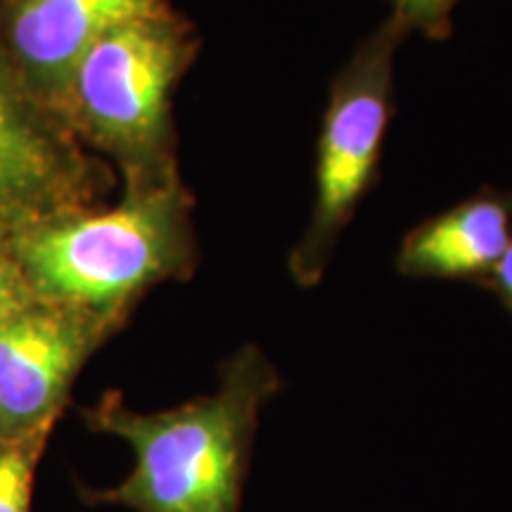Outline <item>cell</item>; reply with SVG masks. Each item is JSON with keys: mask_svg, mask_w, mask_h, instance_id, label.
<instances>
[{"mask_svg": "<svg viewBox=\"0 0 512 512\" xmlns=\"http://www.w3.org/2000/svg\"><path fill=\"white\" fill-rule=\"evenodd\" d=\"M510 242L512 190L486 188L418 223L401 242L396 268L408 278L484 283Z\"/></svg>", "mask_w": 512, "mask_h": 512, "instance_id": "8", "label": "cell"}, {"mask_svg": "<svg viewBox=\"0 0 512 512\" xmlns=\"http://www.w3.org/2000/svg\"><path fill=\"white\" fill-rule=\"evenodd\" d=\"M166 8V0H5L0 38L29 98L53 112L76 64L107 31Z\"/></svg>", "mask_w": 512, "mask_h": 512, "instance_id": "6", "label": "cell"}, {"mask_svg": "<svg viewBox=\"0 0 512 512\" xmlns=\"http://www.w3.org/2000/svg\"><path fill=\"white\" fill-rule=\"evenodd\" d=\"M195 57V29L171 5L128 19L81 57L53 114L121 166L126 190L181 183L171 98Z\"/></svg>", "mask_w": 512, "mask_h": 512, "instance_id": "3", "label": "cell"}, {"mask_svg": "<svg viewBox=\"0 0 512 512\" xmlns=\"http://www.w3.org/2000/svg\"><path fill=\"white\" fill-rule=\"evenodd\" d=\"M190 195L181 183L126 190L117 207L74 209L12 233L29 290L121 328L147 290L195 266Z\"/></svg>", "mask_w": 512, "mask_h": 512, "instance_id": "2", "label": "cell"}, {"mask_svg": "<svg viewBox=\"0 0 512 512\" xmlns=\"http://www.w3.org/2000/svg\"><path fill=\"white\" fill-rule=\"evenodd\" d=\"M392 15L406 24L408 31L441 41L453 29V10L460 0H389Z\"/></svg>", "mask_w": 512, "mask_h": 512, "instance_id": "10", "label": "cell"}, {"mask_svg": "<svg viewBox=\"0 0 512 512\" xmlns=\"http://www.w3.org/2000/svg\"><path fill=\"white\" fill-rule=\"evenodd\" d=\"M408 34L406 24L389 15L358 43L330 83L309 221L287 261L297 285L313 287L323 280L344 230L375 181L394 107V60Z\"/></svg>", "mask_w": 512, "mask_h": 512, "instance_id": "4", "label": "cell"}, {"mask_svg": "<svg viewBox=\"0 0 512 512\" xmlns=\"http://www.w3.org/2000/svg\"><path fill=\"white\" fill-rule=\"evenodd\" d=\"M278 392V370L256 344L226 358L214 392L166 411H136L107 392L83 420L126 441L133 467L110 489L81 486V498L133 512H240L261 411Z\"/></svg>", "mask_w": 512, "mask_h": 512, "instance_id": "1", "label": "cell"}, {"mask_svg": "<svg viewBox=\"0 0 512 512\" xmlns=\"http://www.w3.org/2000/svg\"><path fill=\"white\" fill-rule=\"evenodd\" d=\"M53 430L0 439V512H31L38 463Z\"/></svg>", "mask_w": 512, "mask_h": 512, "instance_id": "9", "label": "cell"}, {"mask_svg": "<svg viewBox=\"0 0 512 512\" xmlns=\"http://www.w3.org/2000/svg\"><path fill=\"white\" fill-rule=\"evenodd\" d=\"M482 285L489 287V290H494L505 309L512 313V242L508 252L503 254V259L494 266V271L486 275Z\"/></svg>", "mask_w": 512, "mask_h": 512, "instance_id": "13", "label": "cell"}, {"mask_svg": "<svg viewBox=\"0 0 512 512\" xmlns=\"http://www.w3.org/2000/svg\"><path fill=\"white\" fill-rule=\"evenodd\" d=\"M117 330L38 297L0 313V439L55 430L76 377Z\"/></svg>", "mask_w": 512, "mask_h": 512, "instance_id": "5", "label": "cell"}, {"mask_svg": "<svg viewBox=\"0 0 512 512\" xmlns=\"http://www.w3.org/2000/svg\"><path fill=\"white\" fill-rule=\"evenodd\" d=\"M105 185L67 128L41 114L0 124V223L22 228L62 211L88 209Z\"/></svg>", "mask_w": 512, "mask_h": 512, "instance_id": "7", "label": "cell"}, {"mask_svg": "<svg viewBox=\"0 0 512 512\" xmlns=\"http://www.w3.org/2000/svg\"><path fill=\"white\" fill-rule=\"evenodd\" d=\"M15 228L0 223V313H8L19 306L29 304L34 292L29 290L22 266H19L15 247H12Z\"/></svg>", "mask_w": 512, "mask_h": 512, "instance_id": "11", "label": "cell"}, {"mask_svg": "<svg viewBox=\"0 0 512 512\" xmlns=\"http://www.w3.org/2000/svg\"><path fill=\"white\" fill-rule=\"evenodd\" d=\"M38 117L36 102L29 98L19 83L8 53H5L3 38H0V124L24 121Z\"/></svg>", "mask_w": 512, "mask_h": 512, "instance_id": "12", "label": "cell"}]
</instances>
